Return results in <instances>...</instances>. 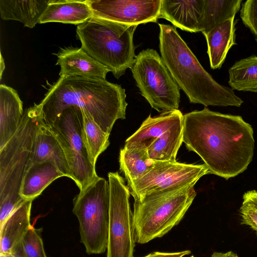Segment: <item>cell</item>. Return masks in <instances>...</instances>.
I'll use <instances>...</instances> for the list:
<instances>
[{"label":"cell","instance_id":"11","mask_svg":"<svg viewBox=\"0 0 257 257\" xmlns=\"http://www.w3.org/2000/svg\"><path fill=\"white\" fill-rule=\"evenodd\" d=\"M154 162L153 168L145 175L127 182L130 193L135 200L152 194L194 186L202 176L210 174L204 164Z\"/></svg>","mask_w":257,"mask_h":257},{"label":"cell","instance_id":"23","mask_svg":"<svg viewBox=\"0 0 257 257\" xmlns=\"http://www.w3.org/2000/svg\"><path fill=\"white\" fill-rule=\"evenodd\" d=\"M183 119L178 121L147 148L150 158L155 162H175L183 142Z\"/></svg>","mask_w":257,"mask_h":257},{"label":"cell","instance_id":"10","mask_svg":"<svg viewBox=\"0 0 257 257\" xmlns=\"http://www.w3.org/2000/svg\"><path fill=\"white\" fill-rule=\"evenodd\" d=\"M110 192L107 257H134L135 241L130 193L117 172L108 174Z\"/></svg>","mask_w":257,"mask_h":257},{"label":"cell","instance_id":"15","mask_svg":"<svg viewBox=\"0 0 257 257\" xmlns=\"http://www.w3.org/2000/svg\"><path fill=\"white\" fill-rule=\"evenodd\" d=\"M183 115L179 109L163 112L155 117L149 115L140 128L125 141L124 147L147 150L155 140L183 119Z\"/></svg>","mask_w":257,"mask_h":257},{"label":"cell","instance_id":"4","mask_svg":"<svg viewBox=\"0 0 257 257\" xmlns=\"http://www.w3.org/2000/svg\"><path fill=\"white\" fill-rule=\"evenodd\" d=\"M45 123L41 105L35 103L24 111L16 133L0 150V226L26 200L20 191L33 164L37 134Z\"/></svg>","mask_w":257,"mask_h":257},{"label":"cell","instance_id":"16","mask_svg":"<svg viewBox=\"0 0 257 257\" xmlns=\"http://www.w3.org/2000/svg\"><path fill=\"white\" fill-rule=\"evenodd\" d=\"M23 102L17 91L0 85V150L18 130L23 116Z\"/></svg>","mask_w":257,"mask_h":257},{"label":"cell","instance_id":"29","mask_svg":"<svg viewBox=\"0 0 257 257\" xmlns=\"http://www.w3.org/2000/svg\"><path fill=\"white\" fill-rule=\"evenodd\" d=\"M240 17L257 42V0H247L241 4Z\"/></svg>","mask_w":257,"mask_h":257},{"label":"cell","instance_id":"17","mask_svg":"<svg viewBox=\"0 0 257 257\" xmlns=\"http://www.w3.org/2000/svg\"><path fill=\"white\" fill-rule=\"evenodd\" d=\"M92 17L88 0H50L39 24L59 22L78 26Z\"/></svg>","mask_w":257,"mask_h":257},{"label":"cell","instance_id":"37","mask_svg":"<svg viewBox=\"0 0 257 257\" xmlns=\"http://www.w3.org/2000/svg\"><path fill=\"white\" fill-rule=\"evenodd\" d=\"M257 257V256H256Z\"/></svg>","mask_w":257,"mask_h":257},{"label":"cell","instance_id":"27","mask_svg":"<svg viewBox=\"0 0 257 257\" xmlns=\"http://www.w3.org/2000/svg\"><path fill=\"white\" fill-rule=\"evenodd\" d=\"M82 112L85 141L91 157L96 163L98 156L109 145V135L105 134L89 115L83 111Z\"/></svg>","mask_w":257,"mask_h":257},{"label":"cell","instance_id":"35","mask_svg":"<svg viewBox=\"0 0 257 257\" xmlns=\"http://www.w3.org/2000/svg\"><path fill=\"white\" fill-rule=\"evenodd\" d=\"M0 257H14L11 253H7L4 254H0Z\"/></svg>","mask_w":257,"mask_h":257},{"label":"cell","instance_id":"3","mask_svg":"<svg viewBox=\"0 0 257 257\" xmlns=\"http://www.w3.org/2000/svg\"><path fill=\"white\" fill-rule=\"evenodd\" d=\"M162 59L190 102L205 106L240 107L243 101L233 90L217 82L201 65L175 27L159 24Z\"/></svg>","mask_w":257,"mask_h":257},{"label":"cell","instance_id":"5","mask_svg":"<svg viewBox=\"0 0 257 257\" xmlns=\"http://www.w3.org/2000/svg\"><path fill=\"white\" fill-rule=\"evenodd\" d=\"M137 27L92 17L77 26L76 34L81 48L119 79L135 62Z\"/></svg>","mask_w":257,"mask_h":257},{"label":"cell","instance_id":"31","mask_svg":"<svg viewBox=\"0 0 257 257\" xmlns=\"http://www.w3.org/2000/svg\"><path fill=\"white\" fill-rule=\"evenodd\" d=\"M190 253L191 251L189 250L173 252L155 251L143 257H183Z\"/></svg>","mask_w":257,"mask_h":257},{"label":"cell","instance_id":"33","mask_svg":"<svg viewBox=\"0 0 257 257\" xmlns=\"http://www.w3.org/2000/svg\"><path fill=\"white\" fill-rule=\"evenodd\" d=\"M209 257H239L238 255L232 251L225 252H214Z\"/></svg>","mask_w":257,"mask_h":257},{"label":"cell","instance_id":"9","mask_svg":"<svg viewBox=\"0 0 257 257\" xmlns=\"http://www.w3.org/2000/svg\"><path fill=\"white\" fill-rule=\"evenodd\" d=\"M131 69L141 95L152 108L162 113L178 109L180 88L156 50L141 51Z\"/></svg>","mask_w":257,"mask_h":257},{"label":"cell","instance_id":"6","mask_svg":"<svg viewBox=\"0 0 257 257\" xmlns=\"http://www.w3.org/2000/svg\"><path fill=\"white\" fill-rule=\"evenodd\" d=\"M194 186L152 194L135 200L133 225L135 242L161 237L184 217L196 195Z\"/></svg>","mask_w":257,"mask_h":257},{"label":"cell","instance_id":"7","mask_svg":"<svg viewBox=\"0 0 257 257\" xmlns=\"http://www.w3.org/2000/svg\"><path fill=\"white\" fill-rule=\"evenodd\" d=\"M109 209L108 181L99 176L73 200L72 211L78 220L80 241L89 254L107 249Z\"/></svg>","mask_w":257,"mask_h":257},{"label":"cell","instance_id":"25","mask_svg":"<svg viewBox=\"0 0 257 257\" xmlns=\"http://www.w3.org/2000/svg\"><path fill=\"white\" fill-rule=\"evenodd\" d=\"M228 74V84L233 90L257 92V56L236 61Z\"/></svg>","mask_w":257,"mask_h":257},{"label":"cell","instance_id":"19","mask_svg":"<svg viewBox=\"0 0 257 257\" xmlns=\"http://www.w3.org/2000/svg\"><path fill=\"white\" fill-rule=\"evenodd\" d=\"M234 18L223 22L204 35L207 44V54L212 69H219L230 48L235 45Z\"/></svg>","mask_w":257,"mask_h":257},{"label":"cell","instance_id":"26","mask_svg":"<svg viewBox=\"0 0 257 257\" xmlns=\"http://www.w3.org/2000/svg\"><path fill=\"white\" fill-rule=\"evenodd\" d=\"M120 170L127 182L137 180L148 172L153 167L147 149L123 148L119 153Z\"/></svg>","mask_w":257,"mask_h":257},{"label":"cell","instance_id":"32","mask_svg":"<svg viewBox=\"0 0 257 257\" xmlns=\"http://www.w3.org/2000/svg\"><path fill=\"white\" fill-rule=\"evenodd\" d=\"M242 203L248 204L257 209V191H248L243 196Z\"/></svg>","mask_w":257,"mask_h":257},{"label":"cell","instance_id":"1","mask_svg":"<svg viewBox=\"0 0 257 257\" xmlns=\"http://www.w3.org/2000/svg\"><path fill=\"white\" fill-rule=\"evenodd\" d=\"M183 142L200 157L210 174L226 180L244 171L253 156L251 125L241 116L206 107L183 115Z\"/></svg>","mask_w":257,"mask_h":257},{"label":"cell","instance_id":"36","mask_svg":"<svg viewBox=\"0 0 257 257\" xmlns=\"http://www.w3.org/2000/svg\"><path fill=\"white\" fill-rule=\"evenodd\" d=\"M191 257H194L193 255L191 256Z\"/></svg>","mask_w":257,"mask_h":257},{"label":"cell","instance_id":"24","mask_svg":"<svg viewBox=\"0 0 257 257\" xmlns=\"http://www.w3.org/2000/svg\"><path fill=\"white\" fill-rule=\"evenodd\" d=\"M242 2V0H205L200 32L205 35L219 24L234 18Z\"/></svg>","mask_w":257,"mask_h":257},{"label":"cell","instance_id":"18","mask_svg":"<svg viewBox=\"0 0 257 257\" xmlns=\"http://www.w3.org/2000/svg\"><path fill=\"white\" fill-rule=\"evenodd\" d=\"M33 200H26L0 226V254L10 253L32 226L30 215Z\"/></svg>","mask_w":257,"mask_h":257},{"label":"cell","instance_id":"30","mask_svg":"<svg viewBox=\"0 0 257 257\" xmlns=\"http://www.w3.org/2000/svg\"><path fill=\"white\" fill-rule=\"evenodd\" d=\"M240 212L241 224L249 226L257 234V209L251 205L242 203Z\"/></svg>","mask_w":257,"mask_h":257},{"label":"cell","instance_id":"28","mask_svg":"<svg viewBox=\"0 0 257 257\" xmlns=\"http://www.w3.org/2000/svg\"><path fill=\"white\" fill-rule=\"evenodd\" d=\"M41 231L32 225L10 253L14 257H47Z\"/></svg>","mask_w":257,"mask_h":257},{"label":"cell","instance_id":"12","mask_svg":"<svg viewBox=\"0 0 257 257\" xmlns=\"http://www.w3.org/2000/svg\"><path fill=\"white\" fill-rule=\"evenodd\" d=\"M93 17L130 26L156 22L162 0H88Z\"/></svg>","mask_w":257,"mask_h":257},{"label":"cell","instance_id":"34","mask_svg":"<svg viewBox=\"0 0 257 257\" xmlns=\"http://www.w3.org/2000/svg\"><path fill=\"white\" fill-rule=\"evenodd\" d=\"M1 77H2L3 70L5 69V63L2 55H1Z\"/></svg>","mask_w":257,"mask_h":257},{"label":"cell","instance_id":"21","mask_svg":"<svg viewBox=\"0 0 257 257\" xmlns=\"http://www.w3.org/2000/svg\"><path fill=\"white\" fill-rule=\"evenodd\" d=\"M50 0H0V15L4 20L21 22L29 28L39 21Z\"/></svg>","mask_w":257,"mask_h":257},{"label":"cell","instance_id":"14","mask_svg":"<svg viewBox=\"0 0 257 257\" xmlns=\"http://www.w3.org/2000/svg\"><path fill=\"white\" fill-rule=\"evenodd\" d=\"M205 0H162L159 16L174 26L192 33L200 32Z\"/></svg>","mask_w":257,"mask_h":257},{"label":"cell","instance_id":"13","mask_svg":"<svg viewBox=\"0 0 257 257\" xmlns=\"http://www.w3.org/2000/svg\"><path fill=\"white\" fill-rule=\"evenodd\" d=\"M56 65L60 67V77L81 76L105 79L109 71L81 48L67 47L57 54Z\"/></svg>","mask_w":257,"mask_h":257},{"label":"cell","instance_id":"20","mask_svg":"<svg viewBox=\"0 0 257 257\" xmlns=\"http://www.w3.org/2000/svg\"><path fill=\"white\" fill-rule=\"evenodd\" d=\"M51 162L64 176L72 179L70 168L62 148L45 123L37 134L33 163Z\"/></svg>","mask_w":257,"mask_h":257},{"label":"cell","instance_id":"8","mask_svg":"<svg viewBox=\"0 0 257 257\" xmlns=\"http://www.w3.org/2000/svg\"><path fill=\"white\" fill-rule=\"evenodd\" d=\"M47 126L63 150L72 179L82 190L98 176L84 137L82 109L69 106Z\"/></svg>","mask_w":257,"mask_h":257},{"label":"cell","instance_id":"22","mask_svg":"<svg viewBox=\"0 0 257 257\" xmlns=\"http://www.w3.org/2000/svg\"><path fill=\"white\" fill-rule=\"evenodd\" d=\"M64 176L50 161L33 163L26 173L20 195L25 200H34L55 180Z\"/></svg>","mask_w":257,"mask_h":257},{"label":"cell","instance_id":"2","mask_svg":"<svg viewBox=\"0 0 257 257\" xmlns=\"http://www.w3.org/2000/svg\"><path fill=\"white\" fill-rule=\"evenodd\" d=\"M44 121L51 124L65 108L76 106L89 115L106 134L116 120L125 118V91L106 79L60 77L40 103Z\"/></svg>","mask_w":257,"mask_h":257}]
</instances>
